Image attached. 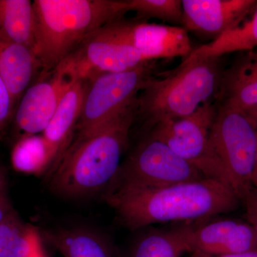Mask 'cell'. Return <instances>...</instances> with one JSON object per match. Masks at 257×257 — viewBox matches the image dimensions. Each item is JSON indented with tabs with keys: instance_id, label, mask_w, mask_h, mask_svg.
Masks as SVG:
<instances>
[{
	"instance_id": "obj_16",
	"label": "cell",
	"mask_w": 257,
	"mask_h": 257,
	"mask_svg": "<svg viewBox=\"0 0 257 257\" xmlns=\"http://www.w3.org/2000/svg\"><path fill=\"white\" fill-rule=\"evenodd\" d=\"M40 69L33 51L10 40L0 31V77L15 107Z\"/></svg>"
},
{
	"instance_id": "obj_13",
	"label": "cell",
	"mask_w": 257,
	"mask_h": 257,
	"mask_svg": "<svg viewBox=\"0 0 257 257\" xmlns=\"http://www.w3.org/2000/svg\"><path fill=\"white\" fill-rule=\"evenodd\" d=\"M185 239L190 253L219 256L257 250V236L251 225L233 219L187 225Z\"/></svg>"
},
{
	"instance_id": "obj_8",
	"label": "cell",
	"mask_w": 257,
	"mask_h": 257,
	"mask_svg": "<svg viewBox=\"0 0 257 257\" xmlns=\"http://www.w3.org/2000/svg\"><path fill=\"white\" fill-rule=\"evenodd\" d=\"M205 178L166 144L150 135L121 162L107 191L120 187L157 188Z\"/></svg>"
},
{
	"instance_id": "obj_29",
	"label": "cell",
	"mask_w": 257,
	"mask_h": 257,
	"mask_svg": "<svg viewBox=\"0 0 257 257\" xmlns=\"http://www.w3.org/2000/svg\"><path fill=\"white\" fill-rule=\"evenodd\" d=\"M248 114L253 118V120H254L255 122H256L257 126V107L254 110L251 111V112L248 113Z\"/></svg>"
},
{
	"instance_id": "obj_11",
	"label": "cell",
	"mask_w": 257,
	"mask_h": 257,
	"mask_svg": "<svg viewBox=\"0 0 257 257\" xmlns=\"http://www.w3.org/2000/svg\"><path fill=\"white\" fill-rule=\"evenodd\" d=\"M69 58L79 77L89 79L98 74L126 72L149 62L133 47L111 40L99 30Z\"/></svg>"
},
{
	"instance_id": "obj_18",
	"label": "cell",
	"mask_w": 257,
	"mask_h": 257,
	"mask_svg": "<svg viewBox=\"0 0 257 257\" xmlns=\"http://www.w3.org/2000/svg\"><path fill=\"white\" fill-rule=\"evenodd\" d=\"M0 31L10 40L34 52L35 33L33 2L0 0Z\"/></svg>"
},
{
	"instance_id": "obj_2",
	"label": "cell",
	"mask_w": 257,
	"mask_h": 257,
	"mask_svg": "<svg viewBox=\"0 0 257 257\" xmlns=\"http://www.w3.org/2000/svg\"><path fill=\"white\" fill-rule=\"evenodd\" d=\"M138 114V99L87 136L74 140L52 174L51 187L67 197L108 187L121 165Z\"/></svg>"
},
{
	"instance_id": "obj_19",
	"label": "cell",
	"mask_w": 257,
	"mask_h": 257,
	"mask_svg": "<svg viewBox=\"0 0 257 257\" xmlns=\"http://www.w3.org/2000/svg\"><path fill=\"white\" fill-rule=\"evenodd\" d=\"M186 228L147 231L133 243L128 257H182L190 253L185 239Z\"/></svg>"
},
{
	"instance_id": "obj_30",
	"label": "cell",
	"mask_w": 257,
	"mask_h": 257,
	"mask_svg": "<svg viewBox=\"0 0 257 257\" xmlns=\"http://www.w3.org/2000/svg\"><path fill=\"white\" fill-rule=\"evenodd\" d=\"M35 257H45V255H44L43 251H41L40 253H38V254L37 255V256H35Z\"/></svg>"
},
{
	"instance_id": "obj_5",
	"label": "cell",
	"mask_w": 257,
	"mask_h": 257,
	"mask_svg": "<svg viewBox=\"0 0 257 257\" xmlns=\"http://www.w3.org/2000/svg\"><path fill=\"white\" fill-rule=\"evenodd\" d=\"M211 130V150L231 188L241 199L252 187L257 155V126L247 113L231 104L217 102ZM241 201V200H240Z\"/></svg>"
},
{
	"instance_id": "obj_24",
	"label": "cell",
	"mask_w": 257,
	"mask_h": 257,
	"mask_svg": "<svg viewBox=\"0 0 257 257\" xmlns=\"http://www.w3.org/2000/svg\"><path fill=\"white\" fill-rule=\"evenodd\" d=\"M14 109L12 96L3 79L0 77V134L9 121Z\"/></svg>"
},
{
	"instance_id": "obj_22",
	"label": "cell",
	"mask_w": 257,
	"mask_h": 257,
	"mask_svg": "<svg viewBox=\"0 0 257 257\" xmlns=\"http://www.w3.org/2000/svg\"><path fill=\"white\" fill-rule=\"evenodd\" d=\"M257 47V4L252 16L210 43L194 49L190 55L201 57H221L232 52L253 50Z\"/></svg>"
},
{
	"instance_id": "obj_1",
	"label": "cell",
	"mask_w": 257,
	"mask_h": 257,
	"mask_svg": "<svg viewBox=\"0 0 257 257\" xmlns=\"http://www.w3.org/2000/svg\"><path fill=\"white\" fill-rule=\"evenodd\" d=\"M105 198L119 222L133 231L231 212L241 202L227 185L208 178L157 188L120 187L107 191Z\"/></svg>"
},
{
	"instance_id": "obj_12",
	"label": "cell",
	"mask_w": 257,
	"mask_h": 257,
	"mask_svg": "<svg viewBox=\"0 0 257 257\" xmlns=\"http://www.w3.org/2000/svg\"><path fill=\"white\" fill-rule=\"evenodd\" d=\"M256 4L255 0H183L182 28L215 40L242 23Z\"/></svg>"
},
{
	"instance_id": "obj_17",
	"label": "cell",
	"mask_w": 257,
	"mask_h": 257,
	"mask_svg": "<svg viewBox=\"0 0 257 257\" xmlns=\"http://www.w3.org/2000/svg\"><path fill=\"white\" fill-rule=\"evenodd\" d=\"M44 236L64 257H119L101 235L83 228L45 230Z\"/></svg>"
},
{
	"instance_id": "obj_4",
	"label": "cell",
	"mask_w": 257,
	"mask_h": 257,
	"mask_svg": "<svg viewBox=\"0 0 257 257\" xmlns=\"http://www.w3.org/2000/svg\"><path fill=\"white\" fill-rule=\"evenodd\" d=\"M224 69L221 57L189 55L168 77H154L139 94L138 113L150 125L189 116L216 96Z\"/></svg>"
},
{
	"instance_id": "obj_21",
	"label": "cell",
	"mask_w": 257,
	"mask_h": 257,
	"mask_svg": "<svg viewBox=\"0 0 257 257\" xmlns=\"http://www.w3.org/2000/svg\"><path fill=\"white\" fill-rule=\"evenodd\" d=\"M41 251L37 230L15 211L0 224V257H35Z\"/></svg>"
},
{
	"instance_id": "obj_23",
	"label": "cell",
	"mask_w": 257,
	"mask_h": 257,
	"mask_svg": "<svg viewBox=\"0 0 257 257\" xmlns=\"http://www.w3.org/2000/svg\"><path fill=\"white\" fill-rule=\"evenodd\" d=\"M126 11L134 12L140 20L155 18L182 25V1L180 0H126Z\"/></svg>"
},
{
	"instance_id": "obj_3",
	"label": "cell",
	"mask_w": 257,
	"mask_h": 257,
	"mask_svg": "<svg viewBox=\"0 0 257 257\" xmlns=\"http://www.w3.org/2000/svg\"><path fill=\"white\" fill-rule=\"evenodd\" d=\"M35 55L44 74L54 70L99 29L119 20L126 0H35Z\"/></svg>"
},
{
	"instance_id": "obj_14",
	"label": "cell",
	"mask_w": 257,
	"mask_h": 257,
	"mask_svg": "<svg viewBox=\"0 0 257 257\" xmlns=\"http://www.w3.org/2000/svg\"><path fill=\"white\" fill-rule=\"evenodd\" d=\"M89 79L80 78L69 87L61 99L48 126L42 133L54 152L55 163L52 174L60 165L73 140L78 124Z\"/></svg>"
},
{
	"instance_id": "obj_9",
	"label": "cell",
	"mask_w": 257,
	"mask_h": 257,
	"mask_svg": "<svg viewBox=\"0 0 257 257\" xmlns=\"http://www.w3.org/2000/svg\"><path fill=\"white\" fill-rule=\"evenodd\" d=\"M111 40L136 49L147 62L159 59L187 58L194 50L188 32L182 27L119 19L99 29Z\"/></svg>"
},
{
	"instance_id": "obj_28",
	"label": "cell",
	"mask_w": 257,
	"mask_h": 257,
	"mask_svg": "<svg viewBox=\"0 0 257 257\" xmlns=\"http://www.w3.org/2000/svg\"><path fill=\"white\" fill-rule=\"evenodd\" d=\"M251 182H252L253 187H254L255 188L257 189V155L256 159V164H255L254 170H253L252 180H251Z\"/></svg>"
},
{
	"instance_id": "obj_26",
	"label": "cell",
	"mask_w": 257,
	"mask_h": 257,
	"mask_svg": "<svg viewBox=\"0 0 257 257\" xmlns=\"http://www.w3.org/2000/svg\"><path fill=\"white\" fill-rule=\"evenodd\" d=\"M14 211L8 197L5 194H3L0 197V224Z\"/></svg>"
},
{
	"instance_id": "obj_20",
	"label": "cell",
	"mask_w": 257,
	"mask_h": 257,
	"mask_svg": "<svg viewBox=\"0 0 257 257\" xmlns=\"http://www.w3.org/2000/svg\"><path fill=\"white\" fill-rule=\"evenodd\" d=\"M11 161L17 172L41 175L49 170L52 173L55 157L42 135H25L15 145Z\"/></svg>"
},
{
	"instance_id": "obj_15",
	"label": "cell",
	"mask_w": 257,
	"mask_h": 257,
	"mask_svg": "<svg viewBox=\"0 0 257 257\" xmlns=\"http://www.w3.org/2000/svg\"><path fill=\"white\" fill-rule=\"evenodd\" d=\"M217 102L231 104L245 112L257 107V52H242L221 74Z\"/></svg>"
},
{
	"instance_id": "obj_10",
	"label": "cell",
	"mask_w": 257,
	"mask_h": 257,
	"mask_svg": "<svg viewBox=\"0 0 257 257\" xmlns=\"http://www.w3.org/2000/svg\"><path fill=\"white\" fill-rule=\"evenodd\" d=\"M80 79L70 59L59 64L43 80L24 93L15 113V123L25 135L43 133L64 94Z\"/></svg>"
},
{
	"instance_id": "obj_25",
	"label": "cell",
	"mask_w": 257,
	"mask_h": 257,
	"mask_svg": "<svg viewBox=\"0 0 257 257\" xmlns=\"http://www.w3.org/2000/svg\"><path fill=\"white\" fill-rule=\"evenodd\" d=\"M240 200L244 204L248 223L254 229L257 236V189L253 186L246 189Z\"/></svg>"
},
{
	"instance_id": "obj_6",
	"label": "cell",
	"mask_w": 257,
	"mask_h": 257,
	"mask_svg": "<svg viewBox=\"0 0 257 257\" xmlns=\"http://www.w3.org/2000/svg\"><path fill=\"white\" fill-rule=\"evenodd\" d=\"M154 61L132 70L96 75L89 79L75 140L87 136L138 99L155 77Z\"/></svg>"
},
{
	"instance_id": "obj_7",
	"label": "cell",
	"mask_w": 257,
	"mask_h": 257,
	"mask_svg": "<svg viewBox=\"0 0 257 257\" xmlns=\"http://www.w3.org/2000/svg\"><path fill=\"white\" fill-rule=\"evenodd\" d=\"M216 111L217 103L207 101L189 116L152 125L150 135L166 144L206 178L220 181L231 188L211 150V130Z\"/></svg>"
},
{
	"instance_id": "obj_27",
	"label": "cell",
	"mask_w": 257,
	"mask_h": 257,
	"mask_svg": "<svg viewBox=\"0 0 257 257\" xmlns=\"http://www.w3.org/2000/svg\"><path fill=\"white\" fill-rule=\"evenodd\" d=\"M190 257H257V250H255V251H248V252L232 253V254L219 255V256L207 254V253L195 251V252L191 253Z\"/></svg>"
}]
</instances>
